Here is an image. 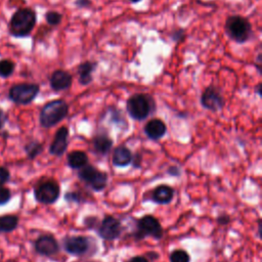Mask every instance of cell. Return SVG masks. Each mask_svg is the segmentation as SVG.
Listing matches in <instances>:
<instances>
[{
	"label": "cell",
	"instance_id": "obj_1",
	"mask_svg": "<svg viewBox=\"0 0 262 262\" xmlns=\"http://www.w3.org/2000/svg\"><path fill=\"white\" fill-rule=\"evenodd\" d=\"M225 33L230 40L243 44L253 37V29L248 18L242 15H229L225 20Z\"/></svg>",
	"mask_w": 262,
	"mask_h": 262
},
{
	"label": "cell",
	"instance_id": "obj_2",
	"mask_svg": "<svg viewBox=\"0 0 262 262\" xmlns=\"http://www.w3.org/2000/svg\"><path fill=\"white\" fill-rule=\"evenodd\" d=\"M156 108V102L147 93H135L131 95L126 102L128 115L136 120L142 121L146 119Z\"/></svg>",
	"mask_w": 262,
	"mask_h": 262
},
{
	"label": "cell",
	"instance_id": "obj_3",
	"mask_svg": "<svg viewBox=\"0 0 262 262\" xmlns=\"http://www.w3.org/2000/svg\"><path fill=\"white\" fill-rule=\"evenodd\" d=\"M69 114V104L63 99H54L43 105L39 121L42 127L51 128L61 122Z\"/></svg>",
	"mask_w": 262,
	"mask_h": 262
},
{
	"label": "cell",
	"instance_id": "obj_4",
	"mask_svg": "<svg viewBox=\"0 0 262 262\" xmlns=\"http://www.w3.org/2000/svg\"><path fill=\"white\" fill-rule=\"evenodd\" d=\"M36 12L31 8H20L14 12L9 23V32L14 37H27L36 25Z\"/></svg>",
	"mask_w": 262,
	"mask_h": 262
},
{
	"label": "cell",
	"instance_id": "obj_5",
	"mask_svg": "<svg viewBox=\"0 0 262 262\" xmlns=\"http://www.w3.org/2000/svg\"><path fill=\"white\" fill-rule=\"evenodd\" d=\"M164 233L163 227L160 221L152 215H144L137 220L135 236L137 239L144 238L145 236H150L156 239L162 238Z\"/></svg>",
	"mask_w": 262,
	"mask_h": 262
},
{
	"label": "cell",
	"instance_id": "obj_6",
	"mask_svg": "<svg viewBox=\"0 0 262 262\" xmlns=\"http://www.w3.org/2000/svg\"><path fill=\"white\" fill-rule=\"evenodd\" d=\"M40 91V87L34 83H19L13 85L8 92V97L11 101L17 104L31 103Z\"/></svg>",
	"mask_w": 262,
	"mask_h": 262
},
{
	"label": "cell",
	"instance_id": "obj_7",
	"mask_svg": "<svg viewBox=\"0 0 262 262\" xmlns=\"http://www.w3.org/2000/svg\"><path fill=\"white\" fill-rule=\"evenodd\" d=\"M79 178L88 184L93 190L100 191L105 188L107 184V174L96 169L92 165H85L79 169Z\"/></svg>",
	"mask_w": 262,
	"mask_h": 262
},
{
	"label": "cell",
	"instance_id": "obj_8",
	"mask_svg": "<svg viewBox=\"0 0 262 262\" xmlns=\"http://www.w3.org/2000/svg\"><path fill=\"white\" fill-rule=\"evenodd\" d=\"M60 195V186L59 184L52 180L48 179L39 183L34 188V196L37 202L45 205L54 204Z\"/></svg>",
	"mask_w": 262,
	"mask_h": 262
},
{
	"label": "cell",
	"instance_id": "obj_9",
	"mask_svg": "<svg viewBox=\"0 0 262 262\" xmlns=\"http://www.w3.org/2000/svg\"><path fill=\"white\" fill-rule=\"evenodd\" d=\"M91 239L84 235H70L63 238V249L71 255L83 256L91 249Z\"/></svg>",
	"mask_w": 262,
	"mask_h": 262
},
{
	"label": "cell",
	"instance_id": "obj_10",
	"mask_svg": "<svg viewBox=\"0 0 262 262\" xmlns=\"http://www.w3.org/2000/svg\"><path fill=\"white\" fill-rule=\"evenodd\" d=\"M224 103L223 95L215 86L211 85L204 89L201 95V104L204 108L211 112H218L223 108Z\"/></svg>",
	"mask_w": 262,
	"mask_h": 262
},
{
	"label": "cell",
	"instance_id": "obj_11",
	"mask_svg": "<svg viewBox=\"0 0 262 262\" xmlns=\"http://www.w3.org/2000/svg\"><path fill=\"white\" fill-rule=\"evenodd\" d=\"M98 235L105 241H114L121 235L122 224L114 216H105L97 229Z\"/></svg>",
	"mask_w": 262,
	"mask_h": 262
},
{
	"label": "cell",
	"instance_id": "obj_12",
	"mask_svg": "<svg viewBox=\"0 0 262 262\" xmlns=\"http://www.w3.org/2000/svg\"><path fill=\"white\" fill-rule=\"evenodd\" d=\"M35 251L42 256H53L59 251V246L55 237L51 234L40 235L34 244Z\"/></svg>",
	"mask_w": 262,
	"mask_h": 262
},
{
	"label": "cell",
	"instance_id": "obj_13",
	"mask_svg": "<svg viewBox=\"0 0 262 262\" xmlns=\"http://www.w3.org/2000/svg\"><path fill=\"white\" fill-rule=\"evenodd\" d=\"M69 128L67 126H62L55 132L54 138L49 146V152L53 156L60 157L62 156L69 144Z\"/></svg>",
	"mask_w": 262,
	"mask_h": 262
},
{
	"label": "cell",
	"instance_id": "obj_14",
	"mask_svg": "<svg viewBox=\"0 0 262 262\" xmlns=\"http://www.w3.org/2000/svg\"><path fill=\"white\" fill-rule=\"evenodd\" d=\"M50 87L54 91H63L69 89L73 83L72 75L64 70L54 71L49 78Z\"/></svg>",
	"mask_w": 262,
	"mask_h": 262
},
{
	"label": "cell",
	"instance_id": "obj_15",
	"mask_svg": "<svg viewBox=\"0 0 262 262\" xmlns=\"http://www.w3.org/2000/svg\"><path fill=\"white\" fill-rule=\"evenodd\" d=\"M167 132V126L161 119H151L144 126L145 135L151 140H159Z\"/></svg>",
	"mask_w": 262,
	"mask_h": 262
},
{
	"label": "cell",
	"instance_id": "obj_16",
	"mask_svg": "<svg viewBox=\"0 0 262 262\" xmlns=\"http://www.w3.org/2000/svg\"><path fill=\"white\" fill-rule=\"evenodd\" d=\"M97 68V62L92 60H86L81 62L77 68L78 81L81 85L87 86L93 80V73Z\"/></svg>",
	"mask_w": 262,
	"mask_h": 262
},
{
	"label": "cell",
	"instance_id": "obj_17",
	"mask_svg": "<svg viewBox=\"0 0 262 262\" xmlns=\"http://www.w3.org/2000/svg\"><path fill=\"white\" fill-rule=\"evenodd\" d=\"M173 198H174V189L165 184H161L157 186L152 190L150 195L151 201L160 205H166L171 203Z\"/></svg>",
	"mask_w": 262,
	"mask_h": 262
},
{
	"label": "cell",
	"instance_id": "obj_18",
	"mask_svg": "<svg viewBox=\"0 0 262 262\" xmlns=\"http://www.w3.org/2000/svg\"><path fill=\"white\" fill-rule=\"evenodd\" d=\"M133 155L131 150L125 145H119L115 147L113 151V164L116 167H127L132 162Z\"/></svg>",
	"mask_w": 262,
	"mask_h": 262
},
{
	"label": "cell",
	"instance_id": "obj_19",
	"mask_svg": "<svg viewBox=\"0 0 262 262\" xmlns=\"http://www.w3.org/2000/svg\"><path fill=\"white\" fill-rule=\"evenodd\" d=\"M113 139L105 133H98L92 139V146L96 154L105 156L113 147Z\"/></svg>",
	"mask_w": 262,
	"mask_h": 262
},
{
	"label": "cell",
	"instance_id": "obj_20",
	"mask_svg": "<svg viewBox=\"0 0 262 262\" xmlns=\"http://www.w3.org/2000/svg\"><path fill=\"white\" fill-rule=\"evenodd\" d=\"M88 164V156L83 150H74L68 155V165L72 169H81Z\"/></svg>",
	"mask_w": 262,
	"mask_h": 262
},
{
	"label": "cell",
	"instance_id": "obj_21",
	"mask_svg": "<svg viewBox=\"0 0 262 262\" xmlns=\"http://www.w3.org/2000/svg\"><path fill=\"white\" fill-rule=\"evenodd\" d=\"M18 225V217L12 214L0 216V233H8L13 231Z\"/></svg>",
	"mask_w": 262,
	"mask_h": 262
},
{
	"label": "cell",
	"instance_id": "obj_22",
	"mask_svg": "<svg viewBox=\"0 0 262 262\" xmlns=\"http://www.w3.org/2000/svg\"><path fill=\"white\" fill-rule=\"evenodd\" d=\"M43 150V145L38 140H31L25 145V151L29 159L34 160Z\"/></svg>",
	"mask_w": 262,
	"mask_h": 262
},
{
	"label": "cell",
	"instance_id": "obj_23",
	"mask_svg": "<svg viewBox=\"0 0 262 262\" xmlns=\"http://www.w3.org/2000/svg\"><path fill=\"white\" fill-rule=\"evenodd\" d=\"M170 262H190V256L182 249H176L170 254Z\"/></svg>",
	"mask_w": 262,
	"mask_h": 262
},
{
	"label": "cell",
	"instance_id": "obj_24",
	"mask_svg": "<svg viewBox=\"0 0 262 262\" xmlns=\"http://www.w3.org/2000/svg\"><path fill=\"white\" fill-rule=\"evenodd\" d=\"M14 71V63L11 60L3 59L0 61V77L7 78Z\"/></svg>",
	"mask_w": 262,
	"mask_h": 262
},
{
	"label": "cell",
	"instance_id": "obj_25",
	"mask_svg": "<svg viewBox=\"0 0 262 262\" xmlns=\"http://www.w3.org/2000/svg\"><path fill=\"white\" fill-rule=\"evenodd\" d=\"M45 19H46L48 25H50L52 27H55V26H58L61 23L62 15H61V13H59L57 11L50 10V11H47L45 13Z\"/></svg>",
	"mask_w": 262,
	"mask_h": 262
},
{
	"label": "cell",
	"instance_id": "obj_26",
	"mask_svg": "<svg viewBox=\"0 0 262 262\" xmlns=\"http://www.w3.org/2000/svg\"><path fill=\"white\" fill-rule=\"evenodd\" d=\"M11 199V191L4 185L0 186V206L7 204Z\"/></svg>",
	"mask_w": 262,
	"mask_h": 262
},
{
	"label": "cell",
	"instance_id": "obj_27",
	"mask_svg": "<svg viewBox=\"0 0 262 262\" xmlns=\"http://www.w3.org/2000/svg\"><path fill=\"white\" fill-rule=\"evenodd\" d=\"M185 37V31L182 29V28H177L175 29L174 31H172V34H171V39L178 43V42H181Z\"/></svg>",
	"mask_w": 262,
	"mask_h": 262
},
{
	"label": "cell",
	"instance_id": "obj_28",
	"mask_svg": "<svg viewBox=\"0 0 262 262\" xmlns=\"http://www.w3.org/2000/svg\"><path fill=\"white\" fill-rule=\"evenodd\" d=\"M9 179H10L9 170L4 166H0V186L4 185Z\"/></svg>",
	"mask_w": 262,
	"mask_h": 262
},
{
	"label": "cell",
	"instance_id": "obj_29",
	"mask_svg": "<svg viewBox=\"0 0 262 262\" xmlns=\"http://www.w3.org/2000/svg\"><path fill=\"white\" fill-rule=\"evenodd\" d=\"M75 5L78 8H88L91 6V1L90 0H75Z\"/></svg>",
	"mask_w": 262,
	"mask_h": 262
},
{
	"label": "cell",
	"instance_id": "obj_30",
	"mask_svg": "<svg viewBox=\"0 0 262 262\" xmlns=\"http://www.w3.org/2000/svg\"><path fill=\"white\" fill-rule=\"evenodd\" d=\"M127 262H149L147 258L143 257V256H134L132 258H130Z\"/></svg>",
	"mask_w": 262,
	"mask_h": 262
},
{
	"label": "cell",
	"instance_id": "obj_31",
	"mask_svg": "<svg viewBox=\"0 0 262 262\" xmlns=\"http://www.w3.org/2000/svg\"><path fill=\"white\" fill-rule=\"evenodd\" d=\"M6 122V114L4 113V111L0 107V130L2 129V127L4 126Z\"/></svg>",
	"mask_w": 262,
	"mask_h": 262
},
{
	"label": "cell",
	"instance_id": "obj_32",
	"mask_svg": "<svg viewBox=\"0 0 262 262\" xmlns=\"http://www.w3.org/2000/svg\"><path fill=\"white\" fill-rule=\"evenodd\" d=\"M168 173H169L170 175H172V176H178V175L180 174V171H179V169H178L177 167L173 166V167H170V168H169Z\"/></svg>",
	"mask_w": 262,
	"mask_h": 262
},
{
	"label": "cell",
	"instance_id": "obj_33",
	"mask_svg": "<svg viewBox=\"0 0 262 262\" xmlns=\"http://www.w3.org/2000/svg\"><path fill=\"white\" fill-rule=\"evenodd\" d=\"M256 66H257V69H258V72L261 73V54L259 53L258 56H257V61H256Z\"/></svg>",
	"mask_w": 262,
	"mask_h": 262
},
{
	"label": "cell",
	"instance_id": "obj_34",
	"mask_svg": "<svg viewBox=\"0 0 262 262\" xmlns=\"http://www.w3.org/2000/svg\"><path fill=\"white\" fill-rule=\"evenodd\" d=\"M257 92L259 95H261V83H259L257 86Z\"/></svg>",
	"mask_w": 262,
	"mask_h": 262
},
{
	"label": "cell",
	"instance_id": "obj_35",
	"mask_svg": "<svg viewBox=\"0 0 262 262\" xmlns=\"http://www.w3.org/2000/svg\"><path fill=\"white\" fill-rule=\"evenodd\" d=\"M258 233H259V236H261V221H259V224H258Z\"/></svg>",
	"mask_w": 262,
	"mask_h": 262
},
{
	"label": "cell",
	"instance_id": "obj_36",
	"mask_svg": "<svg viewBox=\"0 0 262 262\" xmlns=\"http://www.w3.org/2000/svg\"><path fill=\"white\" fill-rule=\"evenodd\" d=\"M130 2H132V3H138V2H140L141 0H129Z\"/></svg>",
	"mask_w": 262,
	"mask_h": 262
}]
</instances>
